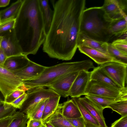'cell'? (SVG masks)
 <instances>
[{"label": "cell", "instance_id": "obj_1", "mask_svg": "<svg viewBox=\"0 0 127 127\" xmlns=\"http://www.w3.org/2000/svg\"><path fill=\"white\" fill-rule=\"evenodd\" d=\"M52 1L53 16L42 50L51 58L69 60L78 48L77 39L86 0Z\"/></svg>", "mask_w": 127, "mask_h": 127}, {"label": "cell", "instance_id": "obj_2", "mask_svg": "<svg viewBox=\"0 0 127 127\" xmlns=\"http://www.w3.org/2000/svg\"><path fill=\"white\" fill-rule=\"evenodd\" d=\"M15 29L23 54H35L46 36L39 0H24Z\"/></svg>", "mask_w": 127, "mask_h": 127}, {"label": "cell", "instance_id": "obj_3", "mask_svg": "<svg viewBox=\"0 0 127 127\" xmlns=\"http://www.w3.org/2000/svg\"><path fill=\"white\" fill-rule=\"evenodd\" d=\"M111 22L102 6L85 9L81 16L79 32L92 39L108 43L113 36L110 31Z\"/></svg>", "mask_w": 127, "mask_h": 127}, {"label": "cell", "instance_id": "obj_4", "mask_svg": "<svg viewBox=\"0 0 127 127\" xmlns=\"http://www.w3.org/2000/svg\"><path fill=\"white\" fill-rule=\"evenodd\" d=\"M95 67L92 62L89 60L64 63L46 67L40 75L37 78L23 81V89L25 91L37 87H47L66 74L83 70L88 71Z\"/></svg>", "mask_w": 127, "mask_h": 127}, {"label": "cell", "instance_id": "obj_5", "mask_svg": "<svg viewBox=\"0 0 127 127\" xmlns=\"http://www.w3.org/2000/svg\"><path fill=\"white\" fill-rule=\"evenodd\" d=\"M86 95L127 99V88L118 89L99 81L90 80L85 91V95Z\"/></svg>", "mask_w": 127, "mask_h": 127}, {"label": "cell", "instance_id": "obj_6", "mask_svg": "<svg viewBox=\"0 0 127 127\" xmlns=\"http://www.w3.org/2000/svg\"><path fill=\"white\" fill-rule=\"evenodd\" d=\"M27 97L19 111L27 115L32 109L42 101L59 95L52 90L37 87L27 91Z\"/></svg>", "mask_w": 127, "mask_h": 127}, {"label": "cell", "instance_id": "obj_7", "mask_svg": "<svg viewBox=\"0 0 127 127\" xmlns=\"http://www.w3.org/2000/svg\"><path fill=\"white\" fill-rule=\"evenodd\" d=\"M23 81L13 72L0 66V91L5 97L14 91L22 90Z\"/></svg>", "mask_w": 127, "mask_h": 127}, {"label": "cell", "instance_id": "obj_8", "mask_svg": "<svg viewBox=\"0 0 127 127\" xmlns=\"http://www.w3.org/2000/svg\"><path fill=\"white\" fill-rule=\"evenodd\" d=\"M107 74L121 88L127 82V64L118 61L106 63L100 65Z\"/></svg>", "mask_w": 127, "mask_h": 127}, {"label": "cell", "instance_id": "obj_9", "mask_svg": "<svg viewBox=\"0 0 127 127\" xmlns=\"http://www.w3.org/2000/svg\"><path fill=\"white\" fill-rule=\"evenodd\" d=\"M2 33L1 48L7 57L23 54L21 46L18 40L15 29Z\"/></svg>", "mask_w": 127, "mask_h": 127}, {"label": "cell", "instance_id": "obj_10", "mask_svg": "<svg viewBox=\"0 0 127 127\" xmlns=\"http://www.w3.org/2000/svg\"><path fill=\"white\" fill-rule=\"evenodd\" d=\"M102 7L111 21L127 16V0H105Z\"/></svg>", "mask_w": 127, "mask_h": 127}, {"label": "cell", "instance_id": "obj_11", "mask_svg": "<svg viewBox=\"0 0 127 127\" xmlns=\"http://www.w3.org/2000/svg\"><path fill=\"white\" fill-rule=\"evenodd\" d=\"M79 72L66 74L47 87L54 91L61 97L69 96L70 90Z\"/></svg>", "mask_w": 127, "mask_h": 127}, {"label": "cell", "instance_id": "obj_12", "mask_svg": "<svg viewBox=\"0 0 127 127\" xmlns=\"http://www.w3.org/2000/svg\"><path fill=\"white\" fill-rule=\"evenodd\" d=\"M90 72L83 70L79 72L70 90L69 95L72 98H79L85 95V92L90 80Z\"/></svg>", "mask_w": 127, "mask_h": 127}, {"label": "cell", "instance_id": "obj_13", "mask_svg": "<svg viewBox=\"0 0 127 127\" xmlns=\"http://www.w3.org/2000/svg\"><path fill=\"white\" fill-rule=\"evenodd\" d=\"M46 66L30 60L28 64L22 69L13 72L22 81L33 80L39 76Z\"/></svg>", "mask_w": 127, "mask_h": 127}, {"label": "cell", "instance_id": "obj_14", "mask_svg": "<svg viewBox=\"0 0 127 127\" xmlns=\"http://www.w3.org/2000/svg\"><path fill=\"white\" fill-rule=\"evenodd\" d=\"M80 104L97 121L101 127H108L103 116V109L85 96L78 98Z\"/></svg>", "mask_w": 127, "mask_h": 127}, {"label": "cell", "instance_id": "obj_15", "mask_svg": "<svg viewBox=\"0 0 127 127\" xmlns=\"http://www.w3.org/2000/svg\"><path fill=\"white\" fill-rule=\"evenodd\" d=\"M78 48L81 53L88 56L100 65L108 62L118 61L108 54L87 46L81 45Z\"/></svg>", "mask_w": 127, "mask_h": 127}, {"label": "cell", "instance_id": "obj_16", "mask_svg": "<svg viewBox=\"0 0 127 127\" xmlns=\"http://www.w3.org/2000/svg\"><path fill=\"white\" fill-rule=\"evenodd\" d=\"M30 60L27 55L23 54L12 56L7 58L3 67L14 72L25 67Z\"/></svg>", "mask_w": 127, "mask_h": 127}, {"label": "cell", "instance_id": "obj_17", "mask_svg": "<svg viewBox=\"0 0 127 127\" xmlns=\"http://www.w3.org/2000/svg\"><path fill=\"white\" fill-rule=\"evenodd\" d=\"M77 47L85 46L108 54L107 48L108 43L92 39L80 32L77 39Z\"/></svg>", "mask_w": 127, "mask_h": 127}, {"label": "cell", "instance_id": "obj_18", "mask_svg": "<svg viewBox=\"0 0 127 127\" xmlns=\"http://www.w3.org/2000/svg\"><path fill=\"white\" fill-rule=\"evenodd\" d=\"M24 0H18L7 8L0 11L1 22L12 19H17L20 14Z\"/></svg>", "mask_w": 127, "mask_h": 127}, {"label": "cell", "instance_id": "obj_19", "mask_svg": "<svg viewBox=\"0 0 127 127\" xmlns=\"http://www.w3.org/2000/svg\"><path fill=\"white\" fill-rule=\"evenodd\" d=\"M90 73V80L99 81L118 89L122 88L115 83L100 65L95 67Z\"/></svg>", "mask_w": 127, "mask_h": 127}, {"label": "cell", "instance_id": "obj_20", "mask_svg": "<svg viewBox=\"0 0 127 127\" xmlns=\"http://www.w3.org/2000/svg\"><path fill=\"white\" fill-rule=\"evenodd\" d=\"M40 8L43 21L46 35L50 29L53 19L54 11L50 8L48 0H39Z\"/></svg>", "mask_w": 127, "mask_h": 127}, {"label": "cell", "instance_id": "obj_21", "mask_svg": "<svg viewBox=\"0 0 127 127\" xmlns=\"http://www.w3.org/2000/svg\"><path fill=\"white\" fill-rule=\"evenodd\" d=\"M61 96L57 95L48 98L44 108L42 121L44 125L57 110Z\"/></svg>", "mask_w": 127, "mask_h": 127}, {"label": "cell", "instance_id": "obj_22", "mask_svg": "<svg viewBox=\"0 0 127 127\" xmlns=\"http://www.w3.org/2000/svg\"><path fill=\"white\" fill-rule=\"evenodd\" d=\"M61 113L67 119H76L82 117L79 108L72 99H68L64 103Z\"/></svg>", "mask_w": 127, "mask_h": 127}, {"label": "cell", "instance_id": "obj_23", "mask_svg": "<svg viewBox=\"0 0 127 127\" xmlns=\"http://www.w3.org/2000/svg\"><path fill=\"white\" fill-rule=\"evenodd\" d=\"M110 31L112 35L119 36L127 34V17H123L111 21Z\"/></svg>", "mask_w": 127, "mask_h": 127}, {"label": "cell", "instance_id": "obj_24", "mask_svg": "<svg viewBox=\"0 0 127 127\" xmlns=\"http://www.w3.org/2000/svg\"><path fill=\"white\" fill-rule=\"evenodd\" d=\"M63 104H59L57 110L47 122H49L55 127H74L62 114Z\"/></svg>", "mask_w": 127, "mask_h": 127}, {"label": "cell", "instance_id": "obj_25", "mask_svg": "<svg viewBox=\"0 0 127 127\" xmlns=\"http://www.w3.org/2000/svg\"><path fill=\"white\" fill-rule=\"evenodd\" d=\"M76 104L84 121L85 127H101L97 121L79 103L78 98L72 99Z\"/></svg>", "mask_w": 127, "mask_h": 127}, {"label": "cell", "instance_id": "obj_26", "mask_svg": "<svg viewBox=\"0 0 127 127\" xmlns=\"http://www.w3.org/2000/svg\"><path fill=\"white\" fill-rule=\"evenodd\" d=\"M85 96L103 109L108 108L110 105L114 102L127 100V99L115 98L91 95H85Z\"/></svg>", "mask_w": 127, "mask_h": 127}, {"label": "cell", "instance_id": "obj_27", "mask_svg": "<svg viewBox=\"0 0 127 127\" xmlns=\"http://www.w3.org/2000/svg\"><path fill=\"white\" fill-rule=\"evenodd\" d=\"M48 98L40 102L32 109L27 115L28 119H33L42 121L45 106Z\"/></svg>", "mask_w": 127, "mask_h": 127}, {"label": "cell", "instance_id": "obj_28", "mask_svg": "<svg viewBox=\"0 0 127 127\" xmlns=\"http://www.w3.org/2000/svg\"><path fill=\"white\" fill-rule=\"evenodd\" d=\"M108 54L118 61L127 64V53L119 50L108 43L107 48Z\"/></svg>", "mask_w": 127, "mask_h": 127}, {"label": "cell", "instance_id": "obj_29", "mask_svg": "<svg viewBox=\"0 0 127 127\" xmlns=\"http://www.w3.org/2000/svg\"><path fill=\"white\" fill-rule=\"evenodd\" d=\"M108 108L111 109L122 115H127V100L117 101L110 105Z\"/></svg>", "mask_w": 127, "mask_h": 127}, {"label": "cell", "instance_id": "obj_30", "mask_svg": "<svg viewBox=\"0 0 127 127\" xmlns=\"http://www.w3.org/2000/svg\"><path fill=\"white\" fill-rule=\"evenodd\" d=\"M17 109L4 102L0 105V120L12 116Z\"/></svg>", "mask_w": 127, "mask_h": 127}, {"label": "cell", "instance_id": "obj_31", "mask_svg": "<svg viewBox=\"0 0 127 127\" xmlns=\"http://www.w3.org/2000/svg\"><path fill=\"white\" fill-rule=\"evenodd\" d=\"M16 116L8 127H26V124L28 119L24 113L20 112H15Z\"/></svg>", "mask_w": 127, "mask_h": 127}, {"label": "cell", "instance_id": "obj_32", "mask_svg": "<svg viewBox=\"0 0 127 127\" xmlns=\"http://www.w3.org/2000/svg\"><path fill=\"white\" fill-rule=\"evenodd\" d=\"M16 20V19H11L0 23V34L15 29Z\"/></svg>", "mask_w": 127, "mask_h": 127}, {"label": "cell", "instance_id": "obj_33", "mask_svg": "<svg viewBox=\"0 0 127 127\" xmlns=\"http://www.w3.org/2000/svg\"><path fill=\"white\" fill-rule=\"evenodd\" d=\"M113 47L123 52L127 53V38H118L110 43Z\"/></svg>", "mask_w": 127, "mask_h": 127}, {"label": "cell", "instance_id": "obj_34", "mask_svg": "<svg viewBox=\"0 0 127 127\" xmlns=\"http://www.w3.org/2000/svg\"><path fill=\"white\" fill-rule=\"evenodd\" d=\"M25 93V91L21 89L16 90L5 97L4 102L10 104Z\"/></svg>", "mask_w": 127, "mask_h": 127}, {"label": "cell", "instance_id": "obj_35", "mask_svg": "<svg viewBox=\"0 0 127 127\" xmlns=\"http://www.w3.org/2000/svg\"><path fill=\"white\" fill-rule=\"evenodd\" d=\"M27 97V94L25 93L10 103L16 109H20Z\"/></svg>", "mask_w": 127, "mask_h": 127}, {"label": "cell", "instance_id": "obj_36", "mask_svg": "<svg viewBox=\"0 0 127 127\" xmlns=\"http://www.w3.org/2000/svg\"><path fill=\"white\" fill-rule=\"evenodd\" d=\"M111 127H127V115L122 116L111 125Z\"/></svg>", "mask_w": 127, "mask_h": 127}, {"label": "cell", "instance_id": "obj_37", "mask_svg": "<svg viewBox=\"0 0 127 127\" xmlns=\"http://www.w3.org/2000/svg\"><path fill=\"white\" fill-rule=\"evenodd\" d=\"M67 119L74 127H85L82 117L76 119Z\"/></svg>", "mask_w": 127, "mask_h": 127}, {"label": "cell", "instance_id": "obj_38", "mask_svg": "<svg viewBox=\"0 0 127 127\" xmlns=\"http://www.w3.org/2000/svg\"><path fill=\"white\" fill-rule=\"evenodd\" d=\"M28 119L26 127H42L44 125L42 121L33 119Z\"/></svg>", "mask_w": 127, "mask_h": 127}, {"label": "cell", "instance_id": "obj_39", "mask_svg": "<svg viewBox=\"0 0 127 127\" xmlns=\"http://www.w3.org/2000/svg\"><path fill=\"white\" fill-rule=\"evenodd\" d=\"M15 112L11 117L0 120V127H8L9 125L15 118Z\"/></svg>", "mask_w": 127, "mask_h": 127}, {"label": "cell", "instance_id": "obj_40", "mask_svg": "<svg viewBox=\"0 0 127 127\" xmlns=\"http://www.w3.org/2000/svg\"><path fill=\"white\" fill-rule=\"evenodd\" d=\"M7 58L4 52L1 48L0 50V66H3Z\"/></svg>", "mask_w": 127, "mask_h": 127}, {"label": "cell", "instance_id": "obj_41", "mask_svg": "<svg viewBox=\"0 0 127 127\" xmlns=\"http://www.w3.org/2000/svg\"><path fill=\"white\" fill-rule=\"evenodd\" d=\"M10 0H0V7H5L8 5Z\"/></svg>", "mask_w": 127, "mask_h": 127}, {"label": "cell", "instance_id": "obj_42", "mask_svg": "<svg viewBox=\"0 0 127 127\" xmlns=\"http://www.w3.org/2000/svg\"><path fill=\"white\" fill-rule=\"evenodd\" d=\"M5 97L0 91V101L4 102Z\"/></svg>", "mask_w": 127, "mask_h": 127}, {"label": "cell", "instance_id": "obj_43", "mask_svg": "<svg viewBox=\"0 0 127 127\" xmlns=\"http://www.w3.org/2000/svg\"><path fill=\"white\" fill-rule=\"evenodd\" d=\"M44 125L45 127H55L49 122H48L46 123Z\"/></svg>", "mask_w": 127, "mask_h": 127}, {"label": "cell", "instance_id": "obj_44", "mask_svg": "<svg viewBox=\"0 0 127 127\" xmlns=\"http://www.w3.org/2000/svg\"><path fill=\"white\" fill-rule=\"evenodd\" d=\"M2 36L1 35H0V50L1 49V43L2 40Z\"/></svg>", "mask_w": 127, "mask_h": 127}, {"label": "cell", "instance_id": "obj_45", "mask_svg": "<svg viewBox=\"0 0 127 127\" xmlns=\"http://www.w3.org/2000/svg\"><path fill=\"white\" fill-rule=\"evenodd\" d=\"M3 102H2L0 101V105Z\"/></svg>", "mask_w": 127, "mask_h": 127}, {"label": "cell", "instance_id": "obj_46", "mask_svg": "<svg viewBox=\"0 0 127 127\" xmlns=\"http://www.w3.org/2000/svg\"><path fill=\"white\" fill-rule=\"evenodd\" d=\"M42 127H45L43 125V126H42Z\"/></svg>", "mask_w": 127, "mask_h": 127}, {"label": "cell", "instance_id": "obj_47", "mask_svg": "<svg viewBox=\"0 0 127 127\" xmlns=\"http://www.w3.org/2000/svg\"><path fill=\"white\" fill-rule=\"evenodd\" d=\"M0 21H1V19H0Z\"/></svg>", "mask_w": 127, "mask_h": 127}]
</instances>
